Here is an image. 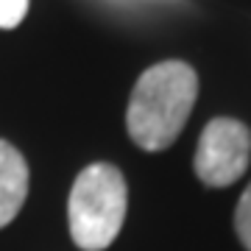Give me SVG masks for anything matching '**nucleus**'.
I'll return each instance as SVG.
<instances>
[{
    "instance_id": "f257e3e1",
    "label": "nucleus",
    "mask_w": 251,
    "mask_h": 251,
    "mask_svg": "<svg viewBox=\"0 0 251 251\" xmlns=\"http://www.w3.org/2000/svg\"><path fill=\"white\" fill-rule=\"evenodd\" d=\"M198 75L187 62H159L137 78L126 128L143 151H165L176 143L196 106Z\"/></svg>"
},
{
    "instance_id": "f03ea898",
    "label": "nucleus",
    "mask_w": 251,
    "mask_h": 251,
    "mask_svg": "<svg viewBox=\"0 0 251 251\" xmlns=\"http://www.w3.org/2000/svg\"><path fill=\"white\" fill-rule=\"evenodd\" d=\"M128 187L112 162H92L73 181L67 198L70 237L81 251H103L117 240L126 221Z\"/></svg>"
},
{
    "instance_id": "7ed1b4c3",
    "label": "nucleus",
    "mask_w": 251,
    "mask_h": 251,
    "mask_svg": "<svg viewBox=\"0 0 251 251\" xmlns=\"http://www.w3.org/2000/svg\"><path fill=\"white\" fill-rule=\"evenodd\" d=\"M251 159V131L234 117H215L201 131L196 173L206 187H229L246 173Z\"/></svg>"
},
{
    "instance_id": "20e7f679",
    "label": "nucleus",
    "mask_w": 251,
    "mask_h": 251,
    "mask_svg": "<svg viewBox=\"0 0 251 251\" xmlns=\"http://www.w3.org/2000/svg\"><path fill=\"white\" fill-rule=\"evenodd\" d=\"M28 198V162L11 143L0 140V229L20 215Z\"/></svg>"
},
{
    "instance_id": "39448f33",
    "label": "nucleus",
    "mask_w": 251,
    "mask_h": 251,
    "mask_svg": "<svg viewBox=\"0 0 251 251\" xmlns=\"http://www.w3.org/2000/svg\"><path fill=\"white\" fill-rule=\"evenodd\" d=\"M234 229H237V237L246 246V251H251V184L243 190L240 201H237V209H234Z\"/></svg>"
},
{
    "instance_id": "423d86ee",
    "label": "nucleus",
    "mask_w": 251,
    "mask_h": 251,
    "mask_svg": "<svg viewBox=\"0 0 251 251\" xmlns=\"http://www.w3.org/2000/svg\"><path fill=\"white\" fill-rule=\"evenodd\" d=\"M28 14V0H0V28H17Z\"/></svg>"
}]
</instances>
